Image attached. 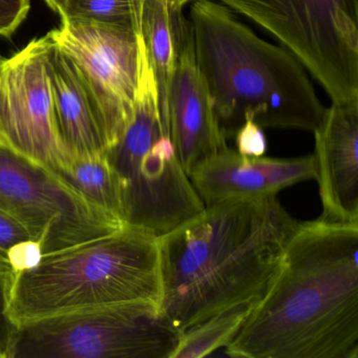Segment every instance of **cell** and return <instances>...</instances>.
I'll return each mask as SVG.
<instances>
[{
    "label": "cell",
    "mask_w": 358,
    "mask_h": 358,
    "mask_svg": "<svg viewBox=\"0 0 358 358\" xmlns=\"http://www.w3.org/2000/svg\"><path fill=\"white\" fill-rule=\"evenodd\" d=\"M358 223L301 222L226 355L358 358Z\"/></svg>",
    "instance_id": "cell-1"
},
{
    "label": "cell",
    "mask_w": 358,
    "mask_h": 358,
    "mask_svg": "<svg viewBox=\"0 0 358 358\" xmlns=\"http://www.w3.org/2000/svg\"><path fill=\"white\" fill-rule=\"evenodd\" d=\"M301 224L276 196L207 205L159 236L163 313L183 333L232 306L259 301Z\"/></svg>",
    "instance_id": "cell-2"
},
{
    "label": "cell",
    "mask_w": 358,
    "mask_h": 358,
    "mask_svg": "<svg viewBox=\"0 0 358 358\" xmlns=\"http://www.w3.org/2000/svg\"><path fill=\"white\" fill-rule=\"evenodd\" d=\"M188 18L196 64L226 141L247 117L264 129L315 131L327 108L288 49L257 36L219 1L194 0Z\"/></svg>",
    "instance_id": "cell-3"
},
{
    "label": "cell",
    "mask_w": 358,
    "mask_h": 358,
    "mask_svg": "<svg viewBox=\"0 0 358 358\" xmlns=\"http://www.w3.org/2000/svg\"><path fill=\"white\" fill-rule=\"evenodd\" d=\"M160 299L159 238L125 225L14 273L8 312L20 327L62 314Z\"/></svg>",
    "instance_id": "cell-4"
},
{
    "label": "cell",
    "mask_w": 358,
    "mask_h": 358,
    "mask_svg": "<svg viewBox=\"0 0 358 358\" xmlns=\"http://www.w3.org/2000/svg\"><path fill=\"white\" fill-rule=\"evenodd\" d=\"M106 155L122 183L125 225L159 238L204 210L163 122L154 73L140 35L133 117Z\"/></svg>",
    "instance_id": "cell-5"
},
{
    "label": "cell",
    "mask_w": 358,
    "mask_h": 358,
    "mask_svg": "<svg viewBox=\"0 0 358 358\" xmlns=\"http://www.w3.org/2000/svg\"><path fill=\"white\" fill-rule=\"evenodd\" d=\"M275 37L332 102L358 98V0H217Z\"/></svg>",
    "instance_id": "cell-6"
},
{
    "label": "cell",
    "mask_w": 358,
    "mask_h": 358,
    "mask_svg": "<svg viewBox=\"0 0 358 358\" xmlns=\"http://www.w3.org/2000/svg\"><path fill=\"white\" fill-rule=\"evenodd\" d=\"M181 335L160 303L129 301L20 326L13 358H173Z\"/></svg>",
    "instance_id": "cell-7"
},
{
    "label": "cell",
    "mask_w": 358,
    "mask_h": 358,
    "mask_svg": "<svg viewBox=\"0 0 358 358\" xmlns=\"http://www.w3.org/2000/svg\"><path fill=\"white\" fill-rule=\"evenodd\" d=\"M0 210L17 220L43 257L112 234L125 224L45 165L0 143Z\"/></svg>",
    "instance_id": "cell-8"
},
{
    "label": "cell",
    "mask_w": 358,
    "mask_h": 358,
    "mask_svg": "<svg viewBox=\"0 0 358 358\" xmlns=\"http://www.w3.org/2000/svg\"><path fill=\"white\" fill-rule=\"evenodd\" d=\"M0 143L57 173L70 159L56 122L48 35L0 62Z\"/></svg>",
    "instance_id": "cell-9"
},
{
    "label": "cell",
    "mask_w": 358,
    "mask_h": 358,
    "mask_svg": "<svg viewBox=\"0 0 358 358\" xmlns=\"http://www.w3.org/2000/svg\"><path fill=\"white\" fill-rule=\"evenodd\" d=\"M49 35L78 68L112 148L133 117L139 34L96 22L62 20V26Z\"/></svg>",
    "instance_id": "cell-10"
},
{
    "label": "cell",
    "mask_w": 358,
    "mask_h": 358,
    "mask_svg": "<svg viewBox=\"0 0 358 358\" xmlns=\"http://www.w3.org/2000/svg\"><path fill=\"white\" fill-rule=\"evenodd\" d=\"M169 131L188 176L227 146L196 64L189 18L179 15V48L169 100Z\"/></svg>",
    "instance_id": "cell-11"
},
{
    "label": "cell",
    "mask_w": 358,
    "mask_h": 358,
    "mask_svg": "<svg viewBox=\"0 0 358 358\" xmlns=\"http://www.w3.org/2000/svg\"><path fill=\"white\" fill-rule=\"evenodd\" d=\"M313 134L320 219L358 223V98L332 102Z\"/></svg>",
    "instance_id": "cell-12"
},
{
    "label": "cell",
    "mask_w": 358,
    "mask_h": 358,
    "mask_svg": "<svg viewBox=\"0 0 358 358\" xmlns=\"http://www.w3.org/2000/svg\"><path fill=\"white\" fill-rule=\"evenodd\" d=\"M189 179L205 206L276 196L289 186L316 179L315 158H252L227 145L196 167Z\"/></svg>",
    "instance_id": "cell-13"
},
{
    "label": "cell",
    "mask_w": 358,
    "mask_h": 358,
    "mask_svg": "<svg viewBox=\"0 0 358 358\" xmlns=\"http://www.w3.org/2000/svg\"><path fill=\"white\" fill-rule=\"evenodd\" d=\"M49 37V68L60 137L71 156L106 154L110 140L72 58Z\"/></svg>",
    "instance_id": "cell-14"
},
{
    "label": "cell",
    "mask_w": 358,
    "mask_h": 358,
    "mask_svg": "<svg viewBox=\"0 0 358 358\" xmlns=\"http://www.w3.org/2000/svg\"><path fill=\"white\" fill-rule=\"evenodd\" d=\"M166 0H144L140 36L154 73L163 122L169 127V100L179 48V15Z\"/></svg>",
    "instance_id": "cell-15"
},
{
    "label": "cell",
    "mask_w": 358,
    "mask_h": 358,
    "mask_svg": "<svg viewBox=\"0 0 358 358\" xmlns=\"http://www.w3.org/2000/svg\"><path fill=\"white\" fill-rule=\"evenodd\" d=\"M58 173L87 200L124 223L122 183L106 154L71 156Z\"/></svg>",
    "instance_id": "cell-16"
},
{
    "label": "cell",
    "mask_w": 358,
    "mask_h": 358,
    "mask_svg": "<svg viewBox=\"0 0 358 358\" xmlns=\"http://www.w3.org/2000/svg\"><path fill=\"white\" fill-rule=\"evenodd\" d=\"M257 301L227 308L182 333L173 358H202L227 347L240 332Z\"/></svg>",
    "instance_id": "cell-17"
},
{
    "label": "cell",
    "mask_w": 358,
    "mask_h": 358,
    "mask_svg": "<svg viewBox=\"0 0 358 358\" xmlns=\"http://www.w3.org/2000/svg\"><path fill=\"white\" fill-rule=\"evenodd\" d=\"M144 0H66L62 20L96 22L140 34Z\"/></svg>",
    "instance_id": "cell-18"
},
{
    "label": "cell",
    "mask_w": 358,
    "mask_h": 358,
    "mask_svg": "<svg viewBox=\"0 0 358 358\" xmlns=\"http://www.w3.org/2000/svg\"><path fill=\"white\" fill-rule=\"evenodd\" d=\"M14 272L0 269V358H13L20 328L9 315L10 291Z\"/></svg>",
    "instance_id": "cell-19"
},
{
    "label": "cell",
    "mask_w": 358,
    "mask_h": 358,
    "mask_svg": "<svg viewBox=\"0 0 358 358\" xmlns=\"http://www.w3.org/2000/svg\"><path fill=\"white\" fill-rule=\"evenodd\" d=\"M30 240H33L32 236L24 225L5 211L0 210V269L11 271L10 251L16 245Z\"/></svg>",
    "instance_id": "cell-20"
},
{
    "label": "cell",
    "mask_w": 358,
    "mask_h": 358,
    "mask_svg": "<svg viewBox=\"0 0 358 358\" xmlns=\"http://www.w3.org/2000/svg\"><path fill=\"white\" fill-rule=\"evenodd\" d=\"M236 152L245 157L259 158L267 152V139L264 129L247 117L234 138Z\"/></svg>",
    "instance_id": "cell-21"
},
{
    "label": "cell",
    "mask_w": 358,
    "mask_h": 358,
    "mask_svg": "<svg viewBox=\"0 0 358 358\" xmlns=\"http://www.w3.org/2000/svg\"><path fill=\"white\" fill-rule=\"evenodd\" d=\"M30 11V0H0V36L9 37Z\"/></svg>",
    "instance_id": "cell-22"
},
{
    "label": "cell",
    "mask_w": 358,
    "mask_h": 358,
    "mask_svg": "<svg viewBox=\"0 0 358 358\" xmlns=\"http://www.w3.org/2000/svg\"><path fill=\"white\" fill-rule=\"evenodd\" d=\"M43 257V251L41 244L36 241H27L16 245L10 251V268L14 273L32 269L41 263Z\"/></svg>",
    "instance_id": "cell-23"
},
{
    "label": "cell",
    "mask_w": 358,
    "mask_h": 358,
    "mask_svg": "<svg viewBox=\"0 0 358 358\" xmlns=\"http://www.w3.org/2000/svg\"><path fill=\"white\" fill-rule=\"evenodd\" d=\"M194 0H166L167 6L173 12L183 11L187 5H192Z\"/></svg>",
    "instance_id": "cell-24"
},
{
    "label": "cell",
    "mask_w": 358,
    "mask_h": 358,
    "mask_svg": "<svg viewBox=\"0 0 358 358\" xmlns=\"http://www.w3.org/2000/svg\"><path fill=\"white\" fill-rule=\"evenodd\" d=\"M45 1L54 12L62 16L66 6V0H45Z\"/></svg>",
    "instance_id": "cell-25"
},
{
    "label": "cell",
    "mask_w": 358,
    "mask_h": 358,
    "mask_svg": "<svg viewBox=\"0 0 358 358\" xmlns=\"http://www.w3.org/2000/svg\"><path fill=\"white\" fill-rule=\"evenodd\" d=\"M3 59H5V57H3V56L0 55V62H3Z\"/></svg>",
    "instance_id": "cell-26"
}]
</instances>
